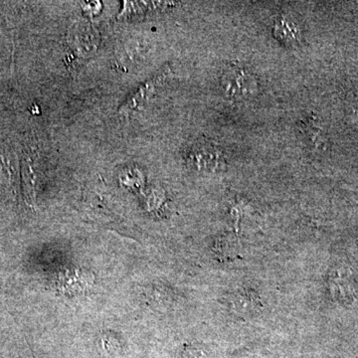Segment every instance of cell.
<instances>
[{"label": "cell", "instance_id": "3", "mask_svg": "<svg viewBox=\"0 0 358 358\" xmlns=\"http://www.w3.org/2000/svg\"><path fill=\"white\" fill-rule=\"evenodd\" d=\"M176 2L162 1H134L124 2L121 13L117 15L119 20H126L133 16L143 15L147 13H155V11L164 10L176 6Z\"/></svg>", "mask_w": 358, "mask_h": 358}, {"label": "cell", "instance_id": "1", "mask_svg": "<svg viewBox=\"0 0 358 358\" xmlns=\"http://www.w3.org/2000/svg\"><path fill=\"white\" fill-rule=\"evenodd\" d=\"M169 67L164 68L157 73L152 79L148 80L145 83L141 84L136 91L129 96L128 100L122 103L120 108L119 114L128 117L136 110H140L157 93V89L162 86L169 76Z\"/></svg>", "mask_w": 358, "mask_h": 358}, {"label": "cell", "instance_id": "2", "mask_svg": "<svg viewBox=\"0 0 358 358\" xmlns=\"http://www.w3.org/2000/svg\"><path fill=\"white\" fill-rule=\"evenodd\" d=\"M91 275L81 271L67 272L59 278L58 287L62 293L78 294L85 293L92 285Z\"/></svg>", "mask_w": 358, "mask_h": 358}]
</instances>
